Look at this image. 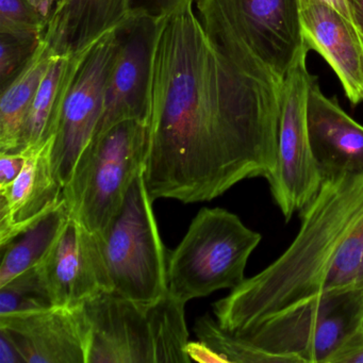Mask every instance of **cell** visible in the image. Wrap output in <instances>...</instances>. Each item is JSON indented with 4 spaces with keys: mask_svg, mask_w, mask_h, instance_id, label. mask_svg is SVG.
I'll return each mask as SVG.
<instances>
[{
    "mask_svg": "<svg viewBox=\"0 0 363 363\" xmlns=\"http://www.w3.org/2000/svg\"><path fill=\"white\" fill-rule=\"evenodd\" d=\"M195 5L158 20L148 88L143 177L152 201H209L276 165L277 84L244 72Z\"/></svg>",
    "mask_w": 363,
    "mask_h": 363,
    "instance_id": "cell-1",
    "label": "cell"
},
{
    "mask_svg": "<svg viewBox=\"0 0 363 363\" xmlns=\"http://www.w3.org/2000/svg\"><path fill=\"white\" fill-rule=\"evenodd\" d=\"M299 216L289 247L214 303V318L224 330L242 335L293 303L360 279L363 173L323 180Z\"/></svg>",
    "mask_w": 363,
    "mask_h": 363,
    "instance_id": "cell-2",
    "label": "cell"
},
{
    "mask_svg": "<svg viewBox=\"0 0 363 363\" xmlns=\"http://www.w3.org/2000/svg\"><path fill=\"white\" fill-rule=\"evenodd\" d=\"M212 39L244 72L279 86L308 50L301 0H196Z\"/></svg>",
    "mask_w": 363,
    "mask_h": 363,
    "instance_id": "cell-3",
    "label": "cell"
},
{
    "mask_svg": "<svg viewBox=\"0 0 363 363\" xmlns=\"http://www.w3.org/2000/svg\"><path fill=\"white\" fill-rule=\"evenodd\" d=\"M186 305L167 293L152 303L114 291L82 305L90 328L88 363H189Z\"/></svg>",
    "mask_w": 363,
    "mask_h": 363,
    "instance_id": "cell-4",
    "label": "cell"
},
{
    "mask_svg": "<svg viewBox=\"0 0 363 363\" xmlns=\"http://www.w3.org/2000/svg\"><path fill=\"white\" fill-rule=\"evenodd\" d=\"M262 240L237 214L203 208L169 254L167 293L186 303L220 290H233L245 277L248 260Z\"/></svg>",
    "mask_w": 363,
    "mask_h": 363,
    "instance_id": "cell-5",
    "label": "cell"
},
{
    "mask_svg": "<svg viewBox=\"0 0 363 363\" xmlns=\"http://www.w3.org/2000/svg\"><path fill=\"white\" fill-rule=\"evenodd\" d=\"M362 329L363 278L307 297L235 335L284 363H327Z\"/></svg>",
    "mask_w": 363,
    "mask_h": 363,
    "instance_id": "cell-6",
    "label": "cell"
},
{
    "mask_svg": "<svg viewBox=\"0 0 363 363\" xmlns=\"http://www.w3.org/2000/svg\"><path fill=\"white\" fill-rule=\"evenodd\" d=\"M147 139L145 121L116 125L91 141L65 186V201L71 216L101 237L143 169Z\"/></svg>",
    "mask_w": 363,
    "mask_h": 363,
    "instance_id": "cell-7",
    "label": "cell"
},
{
    "mask_svg": "<svg viewBox=\"0 0 363 363\" xmlns=\"http://www.w3.org/2000/svg\"><path fill=\"white\" fill-rule=\"evenodd\" d=\"M152 205L142 169L103 237L114 292L141 303H152L167 294L169 252Z\"/></svg>",
    "mask_w": 363,
    "mask_h": 363,
    "instance_id": "cell-8",
    "label": "cell"
},
{
    "mask_svg": "<svg viewBox=\"0 0 363 363\" xmlns=\"http://www.w3.org/2000/svg\"><path fill=\"white\" fill-rule=\"evenodd\" d=\"M306 58L295 63L278 89L277 157L267 178L272 197L286 220L313 199L324 180L308 133V96L315 78L308 72Z\"/></svg>",
    "mask_w": 363,
    "mask_h": 363,
    "instance_id": "cell-9",
    "label": "cell"
},
{
    "mask_svg": "<svg viewBox=\"0 0 363 363\" xmlns=\"http://www.w3.org/2000/svg\"><path fill=\"white\" fill-rule=\"evenodd\" d=\"M118 48V29L94 42L65 97L52 150L55 173L63 186L96 133Z\"/></svg>",
    "mask_w": 363,
    "mask_h": 363,
    "instance_id": "cell-10",
    "label": "cell"
},
{
    "mask_svg": "<svg viewBox=\"0 0 363 363\" xmlns=\"http://www.w3.org/2000/svg\"><path fill=\"white\" fill-rule=\"evenodd\" d=\"M38 267L54 306L77 307L113 291L103 237L71 214Z\"/></svg>",
    "mask_w": 363,
    "mask_h": 363,
    "instance_id": "cell-11",
    "label": "cell"
},
{
    "mask_svg": "<svg viewBox=\"0 0 363 363\" xmlns=\"http://www.w3.org/2000/svg\"><path fill=\"white\" fill-rule=\"evenodd\" d=\"M158 20L146 14H133L118 28L120 48L108 80L103 113L94 138L126 121L146 122Z\"/></svg>",
    "mask_w": 363,
    "mask_h": 363,
    "instance_id": "cell-12",
    "label": "cell"
},
{
    "mask_svg": "<svg viewBox=\"0 0 363 363\" xmlns=\"http://www.w3.org/2000/svg\"><path fill=\"white\" fill-rule=\"evenodd\" d=\"M0 333L25 363H88L90 328L82 305L0 315Z\"/></svg>",
    "mask_w": 363,
    "mask_h": 363,
    "instance_id": "cell-13",
    "label": "cell"
},
{
    "mask_svg": "<svg viewBox=\"0 0 363 363\" xmlns=\"http://www.w3.org/2000/svg\"><path fill=\"white\" fill-rule=\"evenodd\" d=\"M56 135L25 148L26 161L18 177L0 190V247L43 220L65 201V186L52 164Z\"/></svg>",
    "mask_w": 363,
    "mask_h": 363,
    "instance_id": "cell-14",
    "label": "cell"
},
{
    "mask_svg": "<svg viewBox=\"0 0 363 363\" xmlns=\"http://www.w3.org/2000/svg\"><path fill=\"white\" fill-rule=\"evenodd\" d=\"M301 26L308 50L328 63L350 103L363 101V39L352 21L327 4L303 0Z\"/></svg>",
    "mask_w": 363,
    "mask_h": 363,
    "instance_id": "cell-15",
    "label": "cell"
},
{
    "mask_svg": "<svg viewBox=\"0 0 363 363\" xmlns=\"http://www.w3.org/2000/svg\"><path fill=\"white\" fill-rule=\"evenodd\" d=\"M307 124L312 154L323 179L363 173V126L335 99L325 96L316 79L308 96Z\"/></svg>",
    "mask_w": 363,
    "mask_h": 363,
    "instance_id": "cell-16",
    "label": "cell"
},
{
    "mask_svg": "<svg viewBox=\"0 0 363 363\" xmlns=\"http://www.w3.org/2000/svg\"><path fill=\"white\" fill-rule=\"evenodd\" d=\"M133 16V0H58L43 39L57 55L73 54Z\"/></svg>",
    "mask_w": 363,
    "mask_h": 363,
    "instance_id": "cell-17",
    "label": "cell"
},
{
    "mask_svg": "<svg viewBox=\"0 0 363 363\" xmlns=\"http://www.w3.org/2000/svg\"><path fill=\"white\" fill-rule=\"evenodd\" d=\"M93 44L73 54L55 56L27 116L23 133L22 150L39 145L56 135L69 86Z\"/></svg>",
    "mask_w": 363,
    "mask_h": 363,
    "instance_id": "cell-18",
    "label": "cell"
},
{
    "mask_svg": "<svg viewBox=\"0 0 363 363\" xmlns=\"http://www.w3.org/2000/svg\"><path fill=\"white\" fill-rule=\"evenodd\" d=\"M56 52L42 40L18 75L1 89L0 152H20L27 116Z\"/></svg>",
    "mask_w": 363,
    "mask_h": 363,
    "instance_id": "cell-19",
    "label": "cell"
},
{
    "mask_svg": "<svg viewBox=\"0 0 363 363\" xmlns=\"http://www.w3.org/2000/svg\"><path fill=\"white\" fill-rule=\"evenodd\" d=\"M65 201L35 226L8 244L0 264V286L38 267L45 258L69 218Z\"/></svg>",
    "mask_w": 363,
    "mask_h": 363,
    "instance_id": "cell-20",
    "label": "cell"
},
{
    "mask_svg": "<svg viewBox=\"0 0 363 363\" xmlns=\"http://www.w3.org/2000/svg\"><path fill=\"white\" fill-rule=\"evenodd\" d=\"M194 333L199 341L222 358L223 363H284L280 357L263 352L247 340L224 330L210 314L195 320Z\"/></svg>",
    "mask_w": 363,
    "mask_h": 363,
    "instance_id": "cell-21",
    "label": "cell"
},
{
    "mask_svg": "<svg viewBox=\"0 0 363 363\" xmlns=\"http://www.w3.org/2000/svg\"><path fill=\"white\" fill-rule=\"evenodd\" d=\"M52 306V298L38 267L0 286V315Z\"/></svg>",
    "mask_w": 363,
    "mask_h": 363,
    "instance_id": "cell-22",
    "label": "cell"
},
{
    "mask_svg": "<svg viewBox=\"0 0 363 363\" xmlns=\"http://www.w3.org/2000/svg\"><path fill=\"white\" fill-rule=\"evenodd\" d=\"M48 25L29 0H0V33L43 40Z\"/></svg>",
    "mask_w": 363,
    "mask_h": 363,
    "instance_id": "cell-23",
    "label": "cell"
},
{
    "mask_svg": "<svg viewBox=\"0 0 363 363\" xmlns=\"http://www.w3.org/2000/svg\"><path fill=\"white\" fill-rule=\"evenodd\" d=\"M42 40L0 33V86L5 88L24 67Z\"/></svg>",
    "mask_w": 363,
    "mask_h": 363,
    "instance_id": "cell-24",
    "label": "cell"
},
{
    "mask_svg": "<svg viewBox=\"0 0 363 363\" xmlns=\"http://www.w3.org/2000/svg\"><path fill=\"white\" fill-rule=\"evenodd\" d=\"M195 1L196 0H133V10L135 14H146L160 18L195 5Z\"/></svg>",
    "mask_w": 363,
    "mask_h": 363,
    "instance_id": "cell-25",
    "label": "cell"
},
{
    "mask_svg": "<svg viewBox=\"0 0 363 363\" xmlns=\"http://www.w3.org/2000/svg\"><path fill=\"white\" fill-rule=\"evenodd\" d=\"M26 161L24 150L0 152V190L8 188L20 175Z\"/></svg>",
    "mask_w": 363,
    "mask_h": 363,
    "instance_id": "cell-26",
    "label": "cell"
},
{
    "mask_svg": "<svg viewBox=\"0 0 363 363\" xmlns=\"http://www.w3.org/2000/svg\"><path fill=\"white\" fill-rule=\"evenodd\" d=\"M327 363H363V329L345 342Z\"/></svg>",
    "mask_w": 363,
    "mask_h": 363,
    "instance_id": "cell-27",
    "label": "cell"
},
{
    "mask_svg": "<svg viewBox=\"0 0 363 363\" xmlns=\"http://www.w3.org/2000/svg\"><path fill=\"white\" fill-rule=\"evenodd\" d=\"M191 361L199 363H223L222 358L201 341L189 342L186 348Z\"/></svg>",
    "mask_w": 363,
    "mask_h": 363,
    "instance_id": "cell-28",
    "label": "cell"
},
{
    "mask_svg": "<svg viewBox=\"0 0 363 363\" xmlns=\"http://www.w3.org/2000/svg\"><path fill=\"white\" fill-rule=\"evenodd\" d=\"M0 363H25L22 354H20L16 346L0 333Z\"/></svg>",
    "mask_w": 363,
    "mask_h": 363,
    "instance_id": "cell-29",
    "label": "cell"
},
{
    "mask_svg": "<svg viewBox=\"0 0 363 363\" xmlns=\"http://www.w3.org/2000/svg\"><path fill=\"white\" fill-rule=\"evenodd\" d=\"M350 18L363 39V0H347Z\"/></svg>",
    "mask_w": 363,
    "mask_h": 363,
    "instance_id": "cell-30",
    "label": "cell"
},
{
    "mask_svg": "<svg viewBox=\"0 0 363 363\" xmlns=\"http://www.w3.org/2000/svg\"><path fill=\"white\" fill-rule=\"evenodd\" d=\"M29 3L37 10L38 13L48 23L58 1L56 0H29Z\"/></svg>",
    "mask_w": 363,
    "mask_h": 363,
    "instance_id": "cell-31",
    "label": "cell"
},
{
    "mask_svg": "<svg viewBox=\"0 0 363 363\" xmlns=\"http://www.w3.org/2000/svg\"><path fill=\"white\" fill-rule=\"evenodd\" d=\"M301 1H303V0H301ZM318 1L331 6V7L335 8L337 11H339L340 13H342L343 16H345L346 18H350V11H348L347 0H318Z\"/></svg>",
    "mask_w": 363,
    "mask_h": 363,
    "instance_id": "cell-32",
    "label": "cell"
},
{
    "mask_svg": "<svg viewBox=\"0 0 363 363\" xmlns=\"http://www.w3.org/2000/svg\"><path fill=\"white\" fill-rule=\"evenodd\" d=\"M363 278V244L362 250H361V263H360V279Z\"/></svg>",
    "mask_w": 363,
    "mask_h": 363,
    "instance_id": "cell-33",
    "label": "cell"
},
{
    "mask_svg": "<svg viewBox=\"0 0 363 363\" xmlns=\"http://www.w3.org/2000/svg\"><path fill=\"white\" fill-rule=\"evenodd\" d=\"M56 1H58V0H56Z\"/></svg>",
    "mask_w": 363,
    "mask_h": 363,
    "instance_id": "cell-34",
    "label": "cell"
}]
</instances>
